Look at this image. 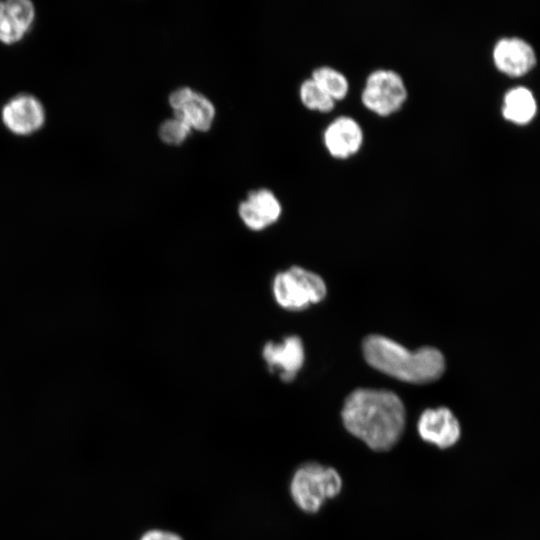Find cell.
Returning <instances> with one entry per match:
<instances>
[{
    "label": "cell",
    "instance_id": "1",
    "mask_svg": "<svg viewBox=\"0 0 540 540\" xmlns=\"http://www.w3.org/2000/svg\"><path fill=\"white\" fill-rule=\"evenodd\" d=\"M345 429L376 452L392 449L406 424L405 406L392 391L359 388L345 399L341 411Z\"/></svg>",
    "mask_w": 540,
    "mask_h": 540
},
{
    "label": "cell",
    "instance_id": "2",
    "mask_svg": "<svg viewBox=\"0 0 540 540\" xmlns=\"http://www.w3.org/2000/svg\"><path fill=\"white\" fill-rule=\"evenodd\" d=\"M366 362L378 371L398 380L425 384L441 377L445 359L434 347L410 351L382 335H369L362 344Z\"/></svg>",
    "mask_w": 540,
    "mask_h": 540
},
{
    "label": "cell",
    "instance_id": "3",
    "mask_svg": "<svg viewBox=\"0 0 540 540\" xmlns=\"http://www.w3.org/2000/svg\"><path fill=\"white\" fill-rule=\"evenodd\" d=\"M342 487V477L336 469L307 462L294 472L290 494L299 509L306 513H317L326 500L340 494Z\"/></svg>",
    "mask_w": 540,
    "mask_h": 540
},
{
    "label": "cell",
    "instance_id": "4",
    "mask_svg": "<svg viewBox=\"0 0 540 540\" xmlns=\"http://www.w3.org/2000/svg\"><path fill=\"white\" fill-rule=\"evenodd\" d=\"M277 304L290 311H300L322 301L327 293L324 280L299 266L278 272L272 282Z\"/></svg>",
    "mask_w": 540,
    "mask_h": 540
},
{
    "label": "cell",
    "instance_id": "5",
    "mask_svg": "<svg viewBox=\"0 0 540 540\" xmlns=\"http://www.w3.org/2000/svg\"><path fill=\"white\" fill-rule=\"evenodd\" d=\"M360 98L369 111L387 117L402 108L408 98V89L397 71L378 68L368 74Z\"/></svg>",
    "mask_w": 540,
    "mask_h": 540
},
{
    "label": "cell",
    "instance_id": "6",
    "mask_svg": "<svg viewBox=\"0 0 540 540\" xmlns=\"http://www.w3.org/2000/svg\"><path fill=\"white\" fill-rule=\"evenodd\" d=\"M267 368L284 382H291L302 368L305 359L302 340L291 335L279 342L269 341L262 350Z\"/></svg>",
    "mask_w": 540,
    "mask_h": 540
},
{
    "label": "cell",
    "instance_id": "7",
    "mask_svg": "<svg viewBox=\"0 0 540 540\" xmlns=\"http://www.w3.org/2000/svg\"><path fill=\"white\" fill-rule=\"evenodd\" d=\"M417 431L423 441L439 449L454 446L461 436L460 423L447 407L424 410L418 419Z\"/></svg>",
    "mask_w": 540,
    "mask_h": 540
},
{
    "label": "cell",
    "instance_id": "8",
    "mask_svg": "<svg viewBox=\"0 0 540 540\" xmlns=\"http://www.w3.org/2000/svg\"><path fill=\"white\" fill-rule=\"evenodd\" d=\"M364 141L360 123L353 117L341 115L334 118L323 131V144L336 159H348L357 154Z\"/></svg>",
    "mask_w": 540,
    "mask_h": 540
},
{
    "label": "cell",
    "instance_id": "9",
    "mask_svg": "<svg viewBox=\"0 0 540 540\" xmlns=\"http://www.w3.org/2000/svg\"><path fill=\"white\" fill-rule=\"evenodd\" d=\"M1 118L12 133L26 136L38 131L45 121V111L40 101L29 94L11 98L2 108Z\"/></svg>",
    "mask_w": 540,
    "mask_h": 540
},
{
    "label": "cell",
    "instance_id": "10",
    "mask_svg": "<svg viewBox=\"0 0 540 540\" xmlns=\"http://www.w3.org/2000/svg\"><path fill=\"white\" fill-rule=\"evenodd\" d=\"M242 222L252 231L271 226L281 216L282 207L275 194L266 188L251 191L238 207Z\"/></svg>",
    "mask_w": 540,
    "mask_h": 540
},
{
    "label": "cell",
    "instance_id": "11",
    "mask_svg": "<svg viewBox=\"0 0 540 540\" xmlns=\"http://www.w3.org/2000/svg\"><path fill=\"white\" fill-rule=\"evenodd\" d=\"M492 57L496 68L512 77L528 73L536 64L533 48L516 37L500 39L493 48Z\"/></svg>",
    "mask_w": 540,
    "mask_h": 540
},
{
    "label": "cell",
    "instance_id": "12",
    "mask_svg": "<svg viewBox=\"0 0 540 540\" xmlns=\"http://www.w3.org/2000/svg\"><path fill=\"white\" fill-rule=\"evenodd\" d=\"M35 17L28 0L0 1V42L11 45L23 39Z\"/></svg>",
    "mask_w": 540,
    "mask_h": 540
},
{
    "label": "cell",
    "instance_id": "13",
    "mask_svg": "<svg viewBox=\"0 0 540 540\" xmlns=\"http://www.w3.org/2000/svg\"><path fill=\"white\" fill-rule=\"evenodd\" d=\"M536 111V100L529 89L516 87L505 94L502 114L508 121L526 124L534 118Z\"/></svg>",
    "mask_w": 540,
    "mask_h": 540
},
{
    "label": "cell",
    "instance_id": "14",
    "mask_svg": "<svg viewBox=\"0 0 540 540\" xmlns=\"http://www.w3.org/2000/svg\"><path fill=\"white\" fill-rule=\"evenodd\" d=\"M174 117L183 121L190 129L207 131L214 120L215 108L207 97L194 92L183 108L174 111Z\"/></svg>",
    "mask_w": 540,
    "mask_h": 540
},
{
    "label": "cell",
    "instance_id": "15",
    "mask_svg": "<svg viewBox=\"0 0 540 540\" xmlns=\"http://www.w3.org/2000/svg\"><path fill=\"white\" fill-rule=\"evenodd\" d=\"M336 102L343 100L349 92L350 85L347 77L340 70L321 65L316 67L311 77Z\"/></svg>",
    "mask_w": 540,
    "mask_h": 540
},
{
    "label": "cell",
    "instance_id": "16",
    "mask_svg": "<svg viewBox=\"0 0 540 540\" xmlns=\"http://www.w3.org/2000/svg\"><path fill=\"white\" fill-rule=\"evenodd\" d=\"M299 97L306 108L320 113H328L332 111L336 105V101L312 78H308L301 83Z\"/></svg>",
    "mask_w": 540,
    "mask_h": 540
},
{
    "label": "cell",
    "instance_id": "17",
    "mask_svg": "<svg viewBox=\"0 0 540 540\" xmlns=\"http://www.w3.org/2000/svg\"><path fill=\"white\" fill-rule=\"evenodd\" d=\"M190 131L187 124L174 117L165 120L160 125L159 137L166 144L179 145L187 138Z\"/></svg>",
    "mask_w": 540,
    "mask_h": 540
},
{
    "label": "cell",
    "instance_id": "18",
    "mask_svg": "<svg viewBox=\"0 0 540 540\" xmlns=\"http://www.w3.org/2000/svg\"><path fill=\"white\" fill-rule=\"evenodd\" d=\"M194 91L189 87L174 90L169 96V104L174 111L180 110L191 99Z\"/></svg>",
    "mask_w": 540,
    "mask_h": 540
},
{
    "label": "cell",
    "instance_id": "19",
    "mask_svg": "<svg viewBox=\"0 0 540 540\" xmlns=\"http://www.w3.org/2000/svg\"><path fill=\"white\" fill-rule=\"evenodd\" d=\"M140 540H183V539L176 533L165 531V530L153 529L144 533L141 536Z\"/></svg>",
    "mask_w": 540,
    "mask_h": 540
}]
</instances>
